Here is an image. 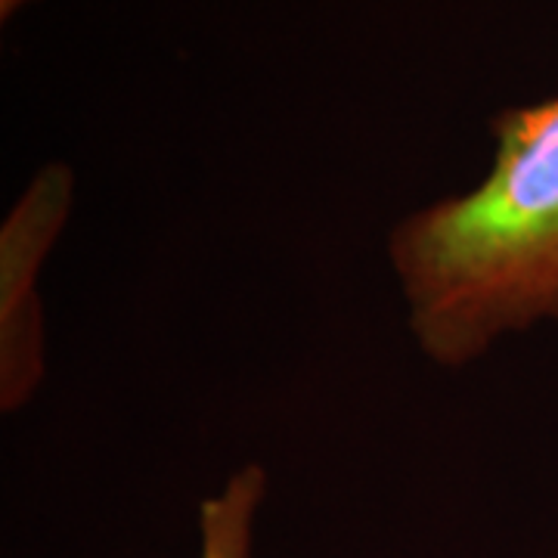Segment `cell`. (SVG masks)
<instances>
[{
	"mask_svg": "<svg viewBox=\"0 0 558 558\" xmlns=\"http://www.w3.org/2000/svg\"><path fill=\"white\" fill-rule=\"evenodd\" d=\"M494 137L478 186L418 208L388 236L410 336L447 369L558 323V97L499 112Z\"/></svg>",
	"mask_w": 558,
	"mask_h": 558,
	"instance_id": "cell-1",
	"label": "cell"
},
{
	"mask_svg": "<svg viewBox=\"0 0 558 558\" xmlns=\"http://www.w3.org/2000/svg\"><path fill=\"white\" fill-rule=\"evenodd\" d=\"M75 180L50 165L28 183L0 227V407L16 413L44 379L38 277L72 211Z\"/></svg>",
	"mask_w": 558,
	"mask_h": 558,
	"instance_id": "cell-2",
	"label": "cell"
},
{
	"mask_svg": "<svg viewBox=\"0 0 558 558\" xmlns=\"http://www.w3.org/2000/svg\"><path fill=\"white\" fill-rule=\"evenodd\" d=\"M267 494V472L258 462L236 469L220 494L199 506V558H252L255 515Z\"/></svg>",
	"mask_w": 558,
	"mask_h": 558,
	"instance_id": "cell-3",
	"label": "cell"
}]
</instances>
